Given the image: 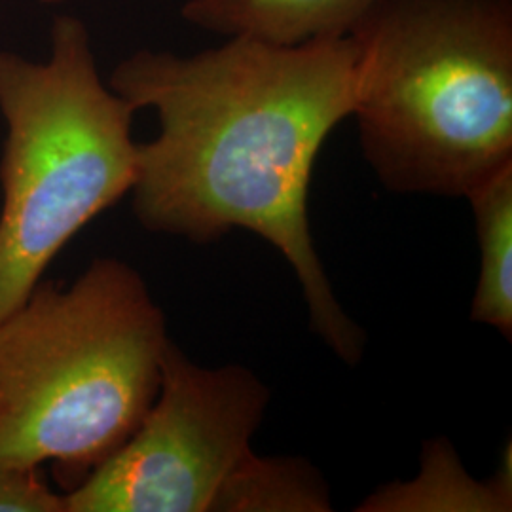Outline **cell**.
Here are the masks:
<instances>
[{
  "label": "cell",
  "mask_w": 512,
  "mask_h": 512,
  "mask_svg": "<svg viewBox=\"0 0 512 512\" xmlns=\"http://www.w3.org/2000/svg\"><path fill=\"white\" fill-rule=\"evenodd\" d=\"M475 217L480 277L471 319L512 338V164L465 198Z\"/></svg>",
  "instance_id": "52a82bcc"
},
{
  "label": "cell",
  "mask_w": 512,
  "mask_h": 512,
  "mask_svg": "<svg viewBox=\"0 0 512 512\" xmlns=\"http://www.w3.org/2000/svg\"><path fill=\"white\" fill-rule=\"evenodd\" d=\"M355 69L349 35L296 46L230 37L194 55L139 50L109 82L160 122L156 139L137 145V222L198 245L232 230L266 239L298 277L311 329L351 366L365 332L332 293L308 198L319 150L353 114Z\"/></svg>",
  "instance_id": "6da1fadb"
},
{
  "label": "cell",
  "mask_w": 512,
  "mask_h": 512,
  "mask_svg": "<svg viewBox=\"0 0 512 512\" xmlns=\"http://www.w3.org/2000/svg\"><path fill=\"white\" fill-rule=\"evenodd\" d=\"M268 387L239 365H196L173 342L160 389L126 444L65 494V512L330 511L310 463L258 458Z\"/></svg>",
  "instance_id": "5b68a950"
},
{
  "label": "cell",
  "mask_w": 512,
  "mask_h": 512,
  "mask_svg": "<svg viewBox=\"0 0 512 512\" xmlns=\"http://www.w3.org/2000/svg\"><path fill=\"white\" fill-rule=\"evenodd\" d=\"M169 344L128 262L95 258L65 287L42 279L0 319V461L48 463L73 492L145 418Z\"/></svg>",
  "instance_id": "7a4b0ae2"
},
{
  "label": "cell",
  "mask_w": 512,
  "mask_h": 512,
  "mask_svg": "<svg viewBox=\"0 0 512 512\" xmlns=\"http://www.w3.org/2000/svg\"><path fill=\"white\" fill-rule=\"evenodd\" d=\"M349 37L351 116L387 190L467 198L512 164V0H378Z\"/></svg>",
  "instance_id": "3957f363"
},
{
  "label": "cell",
  "mask_w": 512,
  "mask_h": 512,
  "mask_svg": "<svg viewBox=\"0 0 512 512\" xmlns=\"http://www.w3.org/2000/svg\"><path fill=\"white\" fill-rule=\"evenodd\" d=\"M38 2H42V4H59L63 0H38Z\"/></svg>",
  "instance_id": "9c48e42d"
},
{
  "label": "cell",
  "mask_w": 512,
  "mask_h": 512,
  "mask_svg": "<svg viewBox=\"0 0 512 512\" xmlns=\"http://www.w3.org/2000/svg\"><path fill=\"white\" fill-rule=\"evenodd\" d=\"M378 0H186L183 18L220 37L277 46L348 37Z\"/></svg>",
  "instance_id": "8992f818"
},
{
  "label": "cell",
  "mask_w": 512,
  "mask_h": 512,
  "mask_svg": "<svg viewBox=\"0 0 512 512\" xmlns=\"http://www.w3.org/2000/svg\"><path fill=\"white\" fill-rule=\"evenodd\" d=\"M0 512H65V495L55 492L40 467L0 461Z\"/></svg>",
  "instance_id": "ba28073f"
},
{
  "label": "cell",
  "mask_w": 512,
  "mask_h": 512,
  "mask_svg": "<svg viewBox=\"0 0 512 512\" xmlns=\"http://www.w3.org/2000/svg\"><path fill=\"white\" fill-rule=\"evenodd\" d=\"M0 319L67 243L131 192L135 109L101 80L80 19L52 29L46 63L0 52Z\"/></svg>",
  "instance_id": "277c9868"
}]
</instances>
